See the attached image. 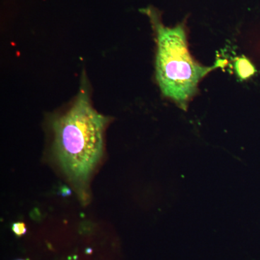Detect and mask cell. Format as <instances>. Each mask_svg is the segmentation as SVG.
<instances>
[{
    "label": "cell",
    "instance_id": "7a4b0ae2",
    "mask_svg": "<svg viewBox=\"0 0 260 260\" xmlns=\"http://www.w3.org/2000/svg\"><path fill=\"white\" fill-rule=\"evenodd\" d=\"M157 34L156 78L166 97L184 107L197 92L200 80L215 67L202 66L189 54L185 28L164 26L153 16Z\"/></svg>",
    "mask_w": 260,
    "mask_h": 260
},
{
    "label": "cell",
    "instance_id": "3957f363",
    "mask_svg": "<svg viewBox=\"0 0 260 260\" xmlns=\"http://www.w3.org/2000/svg\"><path fill=\"white\" fill-rule=\"evenodd\" d=\"M237 70L238 74L243 79L249 78L254 74V66L251 64V63L249 60H247L244 58L239 59L237 62Z\"/></svg>",
    "mask_w": 260,
    "mask_h": 260
},
{
    "label": "cell",
    "instance_id": "6da1fadb",
    "mask_svg": "<svg viewBox=\"0 0 260 260\" xmlns=\"http://www.w3.org/2000/svg\"><path fill=\"white\" fill-rule=\"evenodd\" d=\"M84 82V81H83ZM84 85L69 110L52 123L54 148L61 169L83 189L102 158L109 118L92 107Z\"/></svg>",
    "mask_w": 260,
    "mask_h": 260
},
{
    "label": "cell",
    "instance_id": "5b68a950",
    "mask_svg": "<svg viewBox=\"0 0 260 260\" xmlns=\"http://www.w3.org/2000/svg\"><path fill=\"white\" fill-rule=\"evenodd\" d=\"M20 260H29V259H20Z\"/></svg>",
    "mask_w": 260,
    "mask_h": 260
},
{
    "label": "cell",
    "instance_id": "277c9868",
    "mask_svg": "<svg viewBox=\"0 0 260 260\" xmlns=\"http://www.w3.org/2000/svg\"><path fill=\"white\" fill-rule=\"evenodd\" d=\"M12 230L16 235V237H22L27 232L26 225L22 222H18V223L13 224V226H12Z\"/></svg>",
    "mask_w": 260,
    "mask_h": 260
}]
</instances>
